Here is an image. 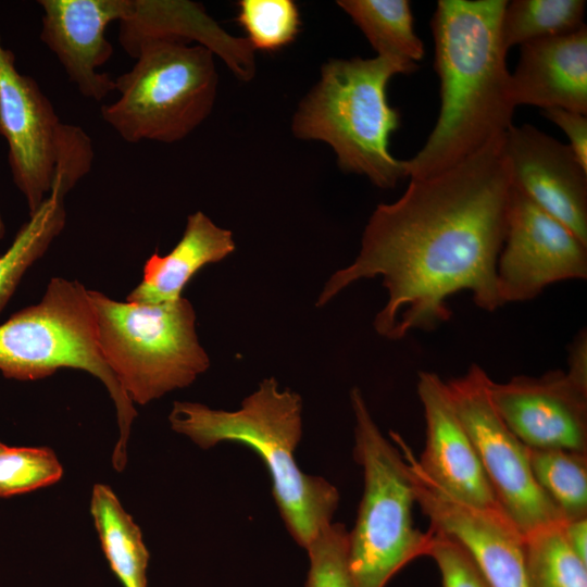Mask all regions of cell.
Here are the masks:
<instances>
[{"label": "cell", "mask_w": 587, "mask_h": 587, "mask_svg": "<svg viewBox=\"0 0 587 587\" xmlns=\"http://www.w3.org/2000/svg\"><path fill=\"white\" fill-rule=\"evenodd\" d=\"M511 189L503 139L447 171L410 178L398 200L376 207L358 255L329 277L316 307L360 279L379 276L388 298L373 326L390 340L447 322L448 301L461 291L471 292L480 309L496 311L503 305L497 262Z\"/></svg>", "instance_id": "1"}, {"label": "cell", "mask_w": 587, "mask_h": 587, "mask_svg": "<svg viewBox=\"0 0 587 587\" xmlns=\"http://www.w3.org/2000/svg\"><path fill=\"white\" fill-rule=\"evenodd\" d=\"M503 153L512 187L587 245V168L571 147L533 125H512Z\"/></svg>", "instance_id": "14"}, {"label": "cell", "mask_w": 587, "mask_h": 587, "mask_svg": "<svg viewBox=\"0 0 587 587\" xmlns=\"http://www.w3.org/2000/svg\"><path fill=\"white\" fill-rule=\"evenodd\" d=\"M348 535L342 524L330 523L307 546L309 572L305 587H353Z\"/></svg>", "instance_id": "28"}, {"label": "cell", "mask_w": 587, "mask_h": 587, "mask_svg": "<svg viewBox=\"0 0 587 587\" xmlns=\"http://www.w3.org/2000/svg\"><path fill=\"white\" fill-rule=\"evenodd\" d=\"M133 58L134 66L114 79L120 98L100 109L102 120L125 141L173 143L210 115L218 76L209 49L151 40Z\"/></svg>", "instance_id": "8"}, {"label": "cell", "mask_w": 587, "mask_h": 587, "mask_svg": "<svg viewBox=\"0 0 587 587\" xmlns=\"http://www.w3.org/2000/svg\"><path fill=\"white\" fill-rule=\"evenodd\" d=\"M236 249L233 233L217 226L201 211L187 217L183 237L165 255L154 252L143 266L142 280L127 301L167 303L182 297L184 287L203 266L224 260Z\"/></svg>", "instance_id": "19"}, {"label": "cell", "mask_w": 587, "mask_h": 587, "mask_svg": "<svg viewBox=\"0 0 587 587\" xmlns=\"http://www.w3.org/2000/svg\"><path fill=\"white\" fill-rule=\"evenodd\" d=\"M416 70V63L379 55L329 60L294 114V135L328 143L344 172L365 175L378 188H394L408 172L405 161L388 149L400 113L389 105L386 87L392 76Z\"/></svg>", "instance_id": "4"}, {"label": "cell", "mask_w": 587, "mask_h": 587, "mask_svg": "<svg viewBox=\"0 0 587 587\" xmlns=\"http://www.w3.org/2000/svg\"><path fill=\"white\" fill-rule=\"evenodd\" d=\"M89 298L100 351L132 402L146 404L189 386L209 369L188 299L121 302L95 290Z\"/></svg>", "instance_id": "6"}, {"label": "cell", "mask_w": 587, "mask_h": 587, "mask_svg": "<svg viewBox=\"0 0 587 587\" xmlns=\"http://www.w3.org/2000/svg\"><path fill=\"white\" fill-rule=\"evenodd\" d=\"M3 446V444L0 441V448Z\"/></svg>", "instance_id": "33"}, {"label": "cell", "mask_w": 587, "mask_h": 587, "mask_svg": "<svg viewBox=\"0 0 587 587\" xmlns=\"http://www.w3.org/2000/svg\"><path fill=\"white\" fill-rule=\"evenodd\" d=\"M505 0H439L432 20L440 112L409 178L432 176L503 139L515 104L500 23Z\"/></svg>", "instance_id": "2"}, {"label": "cell", "mask_w": 587, "mask_h": 587, "mask_svg": "<svg viewBox=\"0 0 587 587\" xmlns=\"http://www.w3.org/2000/svg\"><path fill=\"white\" fill-rule=\"evenodd\" d=\"M91 170L90 158L77 148L63 149L50 193L18 230L12 246L0 257V312L14 294L26 270L48 249L65 225L64 198Z\"/></svg>", "instance_id": "20"}, {"label": "cell", "mask_w": 587, "mask_h": 587, "mask_svg": "<svg viewBox=\"0 0 587 587\" xmlns=\"http://www.w3.org/2000/svg\"><path fill=\"white\" fill-rule=\"evenodd\" d=\"M118 40L132 58L147 41H196L220 57L239 80L247 83L255 75L254 50L248 40L228 34L197 2L127 0Z\"/></svg>", "instance_id": "17"}, {"label": "cell", "mask_w": 587, "mask_h": 587, "mask_svg": "<svg viewBox=\"0 0 587 587\" xmlns=\"http://www.w3.org/2000/svg\"><path fill=\"white\" fill-rule=\"evenodd\" d=\"M587 277V245L512 187L508 227L497 262L502 304L524 302L548 286Z\"/></svg>", "instance_id": "10"}, {"label": "cell", "mask_w": 587, "mask_h": 587, "mask_svg": "<svg viewBox=\"0 0 587 587\" xmlns=\"http://www.w3.org/2000/svg\"><path fill=\"white\" fill-rule=\"evenodd\" d=\"M412 482L415 503L430 528L459 541L472 555L491 587H530L525 559V535L501 511L463 504L435 485L420 469L417 458L394 433Z\"/></svg>", "instance_id": "11"}, {"label": "cell", "mask_w": 587, "mask_h": 587, "mask_svg": "<svg viewBox=\"0 0 587 587\" xmlns=\"http://www.w3.org/2000/svg\"><path fill=\"white\" fill-rule=\"evenodd\" d=\"M173 430L203 449L235 442L252 449L265 464L275 502L292 538L302 548L332 523L339 492L328 480L303 473L295 450L302 436V399L265 378L238 410H213L176 401L168 415Z\"/></svg>", "instance_id": "3"}, {"label": "cell", "mask_w": 587, "mask_h": 587, "mask_svg": "<svg viewBox=\"0 0 587 587\" xmlns=\"http://www.w3.org/2000/svg\"><path fill=\"white\" fill-rule=\"evenodd\" d=\"M417 395L426 424L420 469L454 500L478 509L501 510L446 382L436 373L420 372Z\"/></svg>", "instance_id": "15"}, {"label": "cell", "mask_w": 587, "mask_h": 587, "mask_svg": "<svg viewBox=\"0 0 587 587\" xmlns=\"http://www.w3.org/2000/svg\"><path fill=\"white\" fill-rule=\"evenodd\" d=\"M530 587H587V564L567 546L561 523L525 535Z\"/></svg>", "instance_id": "25"}, {"label": "cell", "mask_w": 587, "mask_h": 587, "mask_svg": "<svg viewBox=\"0 0 587 587\" xmlns=\"http://www.w3.org/2000/svg\"><path fill=\"white\" fill-rule=\"evenodd\" d=\"M534 478L563 522L587 517V453L564 449H530Z\"/></svg>", "instance_id": "24"}, {"label": "cell", "mask_w": 587, "mask_h": 587, "mask_svg": "<svg viewBox=\"0 0 587 587\" xmlns=\"http://www.w3.org/2000/svg\"><path fill=\"white\" fill-rule=\"evenodd\" d=\"M544 115L567 136L570 147L580 164L587 168V117L585 114L559 108L544 110Z\"/></svg>", "instance_id": "30"}, {"label": "cell", "mask_w": 587, "mask_h": 587, "mask_svg": "<svg viewBox=\"0 0 587 587\" xmlns=\"http://www.w3.org/2000/svg\"><path fill=\"white\" fill-rule=\"evenodd\" d=\"M63 123L37 82L21 74L0 37V135L8 141L13 182L29 216L50 193Z\"/></svg>", "instance_id": "12"}, {"label": "cell", "mask_w": 587, "mask_h": 587, "mask_svg": "<svg viewBox=\"0 0 587 587\" xmlns=\"http://www.w3.org/2000/svg\"><path fill=\"white\" fill-rule=\"evenodd\" d=\"M430 529L427 557L435 561L442 587H491L475 560L459 541Z\"/></svg>", "instance_id": "29"}, {"label": "cell", "mask_w": 587, "mask_h": 587, "mask_svg": "<svg viewBox=\"0 0 587 587\" xmlns=\"http://www.w3.org/2000/svg\"><path fill=\"white\" fill-rule=\"evenodd\" d=\"M561 532L570 549L587 564V517L562 522Z\"/></svg>", "instance_id": "32"}, {"label": "cell", "mask_w": 587, "mask_h": 587, "mask_svg": "<svg viewBox=\"0 0 587 587\" xmlns=\"http://www.w3.org/2000/svg\"><path fill=\"white\" fill-rule=\"evenodd\" d=\"M490 396L503 422L527 448L587 453V387L566 372L491 380Z\"/></svg>", "instance_id": "13"}, {"label": "cell", "mask_w": 587, "mask_h": 587, "mask_svg": "<svg viewBox=\"0 0 587 587\" xmlns=\"http://www.w3.org/2000/svg\"><path fill=\"white\" fill-rule=\"evenodd\" d=\"M566 373L576 383L587 387V334L580 330L569 348Z\"/></svg>", "instance_id": "31"}, {"label": "cell", "mask_w": 587, "mask_h": 587, "mask_svg": "<svg viewBox=\"0 0 587 587\" xmlns=\"http://www.w3.org/2000/svg\"><path fill=\"white\" fill-rule=\"evenodd\" d=\"M90 511L103 552L116 577L124 587H147L149 552L140 528L109 486L95 485Z\"/></svg>", "instance_id": "21"}, {"label": "cell", "mask_w": 587, "mask_h": 587, "mask_svg": "<svg viewBox=\"0 0 587 587\" xmlns=\"http://www.w3.org/2000/svg\"><path fill=\"white\" fill-rule=\"evenodd\" d=\"M584 0L507 1L500 23L503 47L572 34L585 25Z\"/></svg>", "instance_id": "23"}, {"label": "cell", "mask_w": 587, "mask_h": 587, "mask_svg": "<svg viewBox=\"0 0 587 587\" xmlns=\"http://www.w3.org/2000/svg\"><path fill=\"white\" fill-rule=\"evenodd\" d=\"M63 467L49 448H0V497H11L57 483Z\"/></svg>", "instance_id": "27"}, {"label": "cell", "mask_w": 587, "mask_h": 587, "mask_svg": "<svg viewBox=\"0 0 587 587\" xmlns=\"http://www.w3.org/2000/svg\"><path fill=\"white\" fill-rule=\"evenodd\" d=\"M61 367L92 374L110 392L120 428L113 464L122 470L136 410L100 351L89 290L76 280L54 277L39 303L0 325V371L8 378L35 380Z\"/></svg>", "instance_id": "7"}, {"label": "cell", "mask_w": 587, "mask_h": 587, "mask_svg": "<svg viewBox=\"0 0 587 587\" xmlns=\"http://www.w3.org/2000/svg\"><path fill=\"white\" fill-rule=\"evenodd\" d=\"M40 40L57 55L70 80L86 98L101 101L115 90V80L99 73L113 54L108 25L121 21L127 0H40Z\"/></svg>", "instance_id": "16"}, {"label": "cell", "mask_w": 587, "mask_h": 587, "mask_svg": "<svg viewBox=\"0 0 587 587\" xmlns=\"http://www.w3.org/2000/svg\"><path fill=\"white\" fill-rule=\"evenodd\" d=\"M520 59L511 74L515 107L564 109L587 113V27L558 37L520 46Z\"/></svg>", "instance_id": "18"}, {"label": "cell", "mask_w": 587, "mask_h": 587, "mask_svg": "<svg viewBox=\"0 0 587 587\" xmlns=\"http://www.w3.org/2000/svg\"><path fill=\"white\" fill-rule=\"evenodd\" d=\"M353 455L363 471V494L348 535L353 587H385L408 563L426 555L432 529L414 526V490L404 458L379 430L361 390L350 391Z\"/></svg>", "instance_id": "5"}, {"label": "cell", "mask_w": 587, "mask_h": 587, "mask_svg": "<svg viewBox=\"0 0 587 587\" xmlns=\"http://www.w3.org/2000/svg\"><path fill=\"white\" fill-rule=\"evenodd\" d=\"M237 7V21L253 50H278L300 30L299 9L291 0H241Z\"/></svg>", "instance_id": "26"}, {"label": "cell", "mask_w": 587, "mask_h": 587, "mask_svg": "<svg viewBox=\"0 0 587 587\" xmlns=\"http://www.w3.org/2000/svg\"><path fill=\"white\" fill-rule=\"evenodd\" d=\"M490 384L491 378L477 364L446 382L500 509L524 535L562 523L558 510L534 478L527 447L497 412Z\"/></svg>", "instance_id": "9"}, {"label": "cell", "mask_w": 587, "mask_h": 587, "mask_svg": "<svg viewBox=\"0 0 587 587\" xmlns=\"http://www.w3.org/2000/svg\"><path fill=\"white\" fill-rule=\"evenodd\" d=\"M340 7L362 30L379 57L417 64L424 46L415 35L407 0H339Z\"/></svg>", "instance_id": "22"}]
</instances>
